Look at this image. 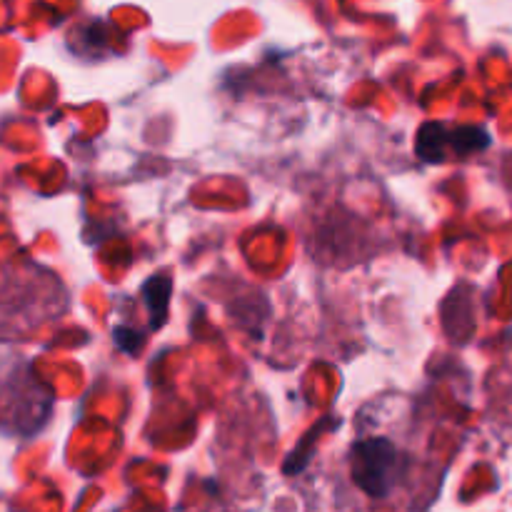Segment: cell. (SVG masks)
Masks as SVG:
<instances>
[{
    "label": "cell",
    "instance_id": "cell-1",
    "mask_svg": "<svg viewBox=\"0 0 512 512\" xmlns=\"http://www.w3.org/2000/svg\"><path fill=\"white\" fill-rule=\"evenodd\" d=\"M53 398L25 360H0V425L15 433H35L48 420Z\"/></svg>",
    "mask_w": 512,
    "mask_h": 512
},
{
    "label": "cell",
    "instance_id": "cell-2",
    "mask_svg": "<svg viewBox=\"0 0 512 512\" xmlns=\"http://www.w3.org/2000/svg\"><path fill=\"white\" fill-rule=\"evenodd\" d=\"M400 475V455L390 440L375 438L353 448V480L373 498H385Z\"/></svg>",
    "mask_w": 512,
    "mask_h": 512
}]
</instances>
